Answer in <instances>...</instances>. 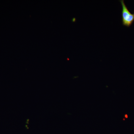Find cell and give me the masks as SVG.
<instances>
[{
    "instance_id": "obj_1",
    "label": "cell",
    "mask_w": 134,
    "mask_h": 134,
    "mask_svg": "<svg viewBox=\"0 0 134 134\" xmlns=\"http://www.w3.org/2000/svg\"><path fill=\"white\" fill-rule=\"evenodd\" d=\"M120 2L122 7L121 15L122 25L129 27L132 25L134 21V14H132L130 12L123 0H121Z\"/></svg>"
}]
</instances>
